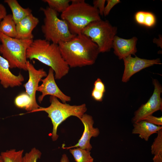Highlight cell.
Listing matches in <instances>:
<instances>
[{
    "label": "cell",
    "instance_id": "1",
    "mask_svg": "<svg viewBox=\"0 0 162 162\" xmlns=\"http://www.w3.org/2000/svg\"><path fill=\"white\" fill-rule=\"evenodd\" d=\"M58 44L62 56L70 68L92 65L100 53L97 45L81 33Z\"/></svg>",
    "mask_w": 162,
    "mask_h": 162
},
{
    "label": "cell",
    "instance_id": "2",
    "mask_svg": "<svg viewBox=\"0 0 162 162\" xmlns=\"http://www.w3.org/2000/svg\"><path fill=\"white\" fill-rule=\"evenodd\" d=\"M26 57L37 60L52 68L56 79H61L69 71L70 68L62 56L58 44L45 39L33 40L27 50Z\"/></svg>",
    "mask_w": 162,
    "mask_h": 162
},
{
    "label": "cell",
    "instance_id": "3",
    "mask_svg": "<svg viewBox=\"0 0 162 162\" xmlns=\"http://www.w3.org/2000/svg\"><path fill=\"white\" fill-rule=\"evenodd\" d=\"M71 3L61 15L67 23L71 33L75 35L93 22L101 19L98 10L84 0H72Z\"/></svg>",
    "mask_w": 162,
    "mask_h": 162
},
{
    "label": "cell",
    "instance_id": "4",
    "mask_svg": "<svg viewBox=\"0 0 162 162\" xmlns=\"http://www.w3.org/2000/svg\"><path fill=\"white\" fill-rule=\"evenodd\" d=\"M50 104L49 106H40L31 112L44 111L48 114L53 125L52 139L53 141H55L58 137L57 130L59 125L71 116H75L80 119L86 111L87 109L85 104L71 105L61 102L58 98L53 96H50Z\"/></svg>",
    "mask_w": 162,
    "mask_h": 162
},
{
    "label": "cell",
    "instance_id": "5",
    "mask_svg": "<svg viewBox=\"0 0 162 162\" xmlns=\"http://www.w3.org/2000/svg\"><path fill=\"white\" fill-rule=\"evenodd\" d=\"M33 40L11 38L0 33V53L8 62L10 68L27 70L26 52Z\"/></svg>",
    "mask_w": 162,
    "mask_h": 162
},
{
    "label": "cell",
    "instance_id": "6",
    "mask_svg": "<svg viewBox=\"0 0 162 162\" xmlns=\"http://www.w3.org/2000/svg\"><path fill=\"white\" fill-rule=\"evenodd\" d=\"M40 9L44 16L41 28L45 39L58 44L70 40L76 35L71 33L66 22L58 17V13L48 7Z\"/></svg>",
    "mask_w": 162,
    "mask_h": 162
},
{
    "label": "cell",
    "instance_id": "7",
    "mask_svg": "<svg viewBox=\"0 0 162 162\" xmlns=\"http://www.w3.org/2000/svg\"><path fill=\"white\" fill-rule=\"evenodd\" d=\"M117 28L107 20L100 19L91 22L82 30V34L98 46L100 53L109 52L112 48Z\"/></svg>",
    "mask_w": 162,
    "mask_h": 162
},
{
    "label": "cell",
    "instance_id": "8",
    "mask_svg": "<svg viewBox=\"0 0 162 162\" xmlns=\"http://www.w3.org/2000/svg\"><path fill=\"white\" fill-rule=\"evenodd\" d=\"M152 82L154 86L153 93L147 102L142 104L134 112L132 119L133 124L144 120L147 116L157 111H162V99L160 97L162 86L156 79H153Z\"/></svg>",
    "mask_w": 162,
    "mask_h": 162
},
{
    "label": "cell",
    "instance_id": "9",
    "mask_svg": "<svg viewBox=\"0 0 162 162\" xmlns=\"http://www.w3.org/2000/svg\"><path fill=\"white\" fill-rule=\"evenodd\" d=\"M26 67L28 73L29 79L23 86L26 90L25 92L31 99L30 111L27 113H31L40 107L36 100V92L39 86V82L43 78L46 77L47 74L43 68L36 69L28 61L26 62Z\"/></svg>",
    "mask_w": 162,
    "mask_h": 162
},
{
    "label": "cell",
    "instance_id": "10",
    "mask_svg": "<svg viewBox=\"0 0 162 162\" xmlns=\"http://www.w3.org/2000/svg\"><path fill=\"white\" fill-rule=\"evenodd\" d=\"M53 69L50 68L47 76L42 79V83L39 86L37 91L41 93L38 97V100L41 103L44 97L48 95L53 96L60 99L62 103H65L71 100V97L65 94L60 89L57 85Z\"/></svg>",
    "mask_w": 162,
    "mask_h": 162
},
{
    "label": "cell",
    "instance_id": "11",
    "mask_svg": "<svg viewBox=\"0 0 162 162\" xmlns=\"http://www.w3.org/2000/svg\"><path fill=\"white\" fill-rule=\"evenodd\" d=\"M124 70L122 78V81L126 82L134 74L141 70L154 64H160L159 58L148 59L142 58L135 56L133 57L130 55L123 58Z\"/></svg>",
    "mask_w": 162,
    "mask_h": 162
},
{
    "label": "cell",
    "instance_id": "12",
    "mask_svg": "<svg viewBox=\"0 0 162 162\" xmlns=\"http://www.w3.org/2000/svg\"><path fill=\"white\" fill-rule=\"evenodd\" d=\"M80 119L84 127L82 136L75 145L69 147H63V149L78 147L89 151L91 150L92 147L90 143V140L92 137H96L98 136L100 133L99 130L97 128L93 127L94 121L91 116L85 113Z\"/></svg>",
    "mask_w": 162,
    "mask_h": 162
},
{
    "label": "cell",
    "instance_id": "13",
    "mask_svg": "<svg viewBox=\"0 0 162 162\" xmlns=\"http://www.w3.org/2000/svg\"><path fill=\"white\" fill-rule=\"evenodd\" d=\"M137 40L136 37L125 39L116 35L112 46L114 50V53L120 60L130 55H135L137 51L136 44Z\"/></svg>",
    "mask_w": 162,
    "mask_h": 162
},
{
    "label": "cell",
    "instance_id": "14",
    "mask_svg": "<svg viewBox=\"0 0 162 162\" xmlns=\"http://www.w3.org/2000/svg\"><path fill=\"white\" fill-rule=\"evenodd\" d=\"M8 61L0 55V83L4 88L21 85L24 77L20 73L15 75L10 71Z\"/></svg>",
    "mask_w": 162,
    "mask_h": 162
},
{
    "label": "cell",
    "instance_id": "15",
    "mask_svg": "<svg viewBox=\"0 0 162 162\" xmlns=\"http://www.w3.org/2000/svg\"><path fill=\"white\" fill-rule=\"evenodd\" d=\"M38 18L32 13L16 24V36L20 39H33L32 31L38 25Z\"/></svg>",
    "mask_w": 162,
    "mask_h": 162
},
{
    "label": "cell",
    "instance_id": "16",
    "mask_svg": "<svg viewBox=\"0 0 162 162\" xmlns=\"http://www.w3.org/2000/svg\"><path fill=\"white\" fill-rule=\"evenodd\" d=\"M133 128L132 133L138 134L139 137L146 141H148L150 136L154 134L157 133L162 129V126H158L143 120L133 124Z\"/></svg>",
    "mask_w": 162,
    "mask_h": 162
},
{
    "label": "cell",
    "instance_id": "17",
    "mask_svg": "<svg viewBox=\"0 0 162 162\" xmlns=\"http://www.w3.org/2000/svg\"><path fill=\"white\" fill-rule=\"evenodd\" d=\"M4 2L11 9L13 19L16 24L32 13L31 9L22 7L16 0H5Z\"/></svg>",
    "mask_w": 162,
    "mask_h": 162
},
{
    "label": "cell",
    "instance_id": "18",
    "mask_svg": "<svg viewBox=\"0 0 162 162\" xmlns=\"http://www.w3.org/2000/svg\"><path fill=\"white\" fill-rule=\"evenodd\" d=\"M0 33L9 37L16 38V23L12 14H7L0 22Z\"/></svg>",
    "mask_w": 162,
    "mask_h": 162
},
{
    "label": "cell",
    "instance_id": "19",
    "mask_svg": "<svg viewBox=\"0 0 162 162\" xmlns=\"http://www.w3.org/2000/svg\"><path fill=\"white\" fill-rule=\"evenodd\" d=\"M134 19L139 24L148 27H153L156 22V18L152 13L148 11H140L135 14Z\"/></svg>",
    "mask_w": 162,
    "mask_h": 162
},
{
    "label": "cell",
    "instance_id": "20",
    "mask_svg": "<svg viewBox=\"0 0 162 162\" xmlns=\"http://www.w3.org/2000/svg\"><path fill=\"white\" fill-rule=\"evenodd\" d=\"M157 134L151 145V152L154 155L153 162H162V129L159 130Z\"/></svg>",
    "mask_w": 162,
    "mask_h": 162
},
{
    "label": "cell",
    "instance_id": "21",
    "mask_svg": "<svg viewBox=\"0 0 162 162\" xmlns=\"http://www.w3.org/2000/svg\"><path fill=\"white\" fill-rule=\"evenodd\" d=\"M77 148L69 149L76 162H93L94 159L90 155V151Z\"/></svg>",
    "mask_w": 162,
    "mask_h": 162
},
{
    "label": "cell",
    "instance_id": "22",
    "mask_svg": "<svg viewBox=\"0 0 162 162\" xmlns=\"http://www.w3.org/2000/svg\"><path fill=\"white\" fill-rule=\"evenodd\" d=\"M23 150L16 151L15 149H11L1 153L4 162H22Z\"/></svg>",
    "mask_w": 162,
    "mask_h": 162
},
{
    "label": "cell",
    "instance_id": "23",
    "mask_svg": "<svg viewBox=\"0 0 162 162\" xmlns=\"http://www.w3.org/2000/svg\"><path fill=\"white\" fill-rule=\"evenodd\" d=\"M71 0H44L49 8L57 13H62L68 8Z\"/></svg>",
    "mask_w": 162,
    "mask_h": 162
},
{
    "label": "cell",
    "instance_id": "24",
    "mask_svg": "<svg viewBox=\"0 0 162 162\" xmlns=\"http://www.w3.org/2000/svg\"><path fill=\"white\" fill-rule=\"evenodd\" d=\"M31 102L30 98L26 92L22 93L17 96L14 101L17 107L25 109L28 111L27 112L30 111Z\"/></svg>",
    "mask_w": 162,
    "mask_h": 162
},
{
    "label": "cell",
    "instance_id": "25",
    "mask_svg": "<svg viewBox=\"0 0 162 162\" xmlns=\"http://www.w3.org/2000/svg\"><path fill=\"white\" fill-rule=\"evenodd\" d=\"M41 152L35 148H34L23 156L22 162H37L41 155Z\"/></svg>",
    "mask_w": 162,
    "mask_h": 162
},
{
    "label": "cell",
    "instance_id": "26",
    "mask_svg": "<svg viewBox=\"0 0 162 162\" xmlns=\"http://www.w3.org/2000/svg\"><path fill=\"white\" fill-rule=\"evenodd\" d=\"M107 3L105 7L103 15L105 16H107L112 9L116 4L120 2L119 0H107Z\"/></svg>",
    "mask_w": 162,
    "mask_h": 162
},
{
    "label": "cell",
    "instance_id": "27",
    "mask_svg": "<svg viewBox=\"0 0 162 162\" xmlns=\"http://www.w3.org/2000/svg\"><path fill=\"white\" fill-rule=\"evenodd\" d=\"M106 1L105 0H94L93 1V6L98 10L100 16L103 15Z\"/></svg>",
    "mask_w": 162,
    "mask_h": 162
},
{
    "label": "cell",
    "instance_id": "28",
    "mask_svg": "<svg viewBox=\"0 0 162 162\" xmlns=\"http://www.w3.org/2000/svg\"><path fill=\"white\" fill-rule=\"evenodd\" d=\"M144 120L158 126H162V117H157L152 115L147 116Z\"/></svg>",
    "mask_w": 162,
    "mask_h": 162
},
{
    "label": "cell",
    "instance_id": "29",
    "mask_svg": "<svg viewBox=\"0 0 162 162\" xmlns=\"http://www.w3.org/2000/svg\"><path fill=\"white\" fill-rule=\"evenodd\" d=\"M93 88L104 93L106 91L104 83L99 78H98L94 83Z\"/></svg>",
    "mask_w": 162,
    "mask_h": 162
},
{
    "label": "cell",
    "instance_id": "30",
    "mask_svg": "<svg viewBox=\"0 0 162 162\" xmlns=\"http://www.w3.org/2000/svg\"><path fill=\"white\" fill-rule=\"evenodd\" d=\"M104 94V93L93 88L91 96L95 100L101 102L103 100Z\"/></svg>",
    "mask_w": 162,
    "mask_h": 162
},
{
    "label": "cell",
    "instance_id": "31",
    "mask_svg": "<svg viewBox=\"0 0 162 162\" xmlns=\"http://www.w3.org/2000/svg\"><path fill=\"white\" fill-rule=\"evenodd\" d=\"M7 15L6 8L4 5L0 3V22Z\"/></svg>",
    "mask_w": 162,
    "mask_h": 162
},
{
    "label": "cell",
    "instance_id": "32",
    "mask_svg": "<svg viewBox=\"0 0 162 162\" xmlns=\"http://www.w3.org/2000/svg\"><path fill=\"white\" fill-rule=\"evenodd\" d=\"M60 162H69V159L65 154H64L62 156Z\"/></svg>",
    "mask_w": 162,
    "mask_h": 162
},
{
    "label": "cell",
    "instance_id": "33",
    "mask_svg": "<svg viewBox=\"0 0 162 162\" xmlns=\"http://www.w3.org/2000/svg\"><path fill=\"white\" fill-rule=\"evenodd\" d=\"M0 162H4L3 158L1 155H0Z\"/></svg>",
    "mask_w": 162,
    "mask_h": 162
}]
</instances>
